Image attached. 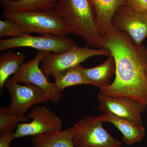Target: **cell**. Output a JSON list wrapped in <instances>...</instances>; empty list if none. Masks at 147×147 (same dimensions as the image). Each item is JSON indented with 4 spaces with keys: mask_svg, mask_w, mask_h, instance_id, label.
I'll return each mask as SVG.
<instances>
[{
    "mask_svg": "<svg viewBox=\"0 0 147 147\" xmlns=\"http://www.w3.org/2000/svg\"><path fill=\"white\" fill-rule=\"evenodd\" d=\"M104 48L115 62V78L109 86L100 89L102 94L125 96L147 105V49L136 45L130 37L112 24L102 34Z\"/></svg>",
    "mask_w": 147,
    "mask_h": 147,
    "instance_id": "6da1fadb",
    "label": "cell"
},
{
    "mask_svg": "<svg viewBox=\"0 0 147 147\" xmlns=\"http://www.w3.org/2000/svg\"><path fill=\"white\" fill-rule=\"evenodd\" d=\"M55 8L65 21L70 34L82 37L95 48H104L90 0H58Z\"/></svg>",
    "mask_w": 147,
    "mask_h": 147,
    "instance_id": "7a4b0ae2",
    "label": "cell"
},
{
    "mask_svg": "<svg viewBox=\"0 0 147 147\" xmlns=\"http://www.w3.org/2000/svg\"><path fill=\"white\" fill-rule=\"evenodd\" d=\"M3 16L16 23L27 34L36 33L65 37L70 34L65 21L55 8L31 11H4Z\"/></svg>",
    "mask_w": 147,
    "mask_h": 147,
    "instance_id": "3957f363",
    "label": "cell"
},
{
    "mask_svg": "<svg viewBox=\"0 0 147 147\" xmlns=\"http://www.w3.org/2000/svg\"><path fill=\"white\" fill-rule=\"evenodd\" d=\"M101 115L88 116L72 127L73 142L76 147H121V142L113 137L102 126Z\"/></svg>",
    "mask_w": 147,
    "mask_h": 147,
    "instance_id": "277c9868",
    "label": "cell"
},
{
    "mask_svg": "<svg viewBox=\"0 0 147 147\" xmlns=\"http://www.w3.org/2000/svg\"><path fill=\"white\" fill-rule=\"evenodd\" d=\"M111 55L107 48L91 49L88 47H79L76 45L63 53H48L41 60L40 67L47 77H53L56 74L79 65L89 58Z\"/></svg>",
    "mask_w": 147,
    "mask_h": 147,
    "instance_id": "5b68a950",
    "label": "cell"
},
{
    "mask_svg": "<svg viewBox=\"0 0 147 147\" xmlns=\"http://www.w3.org/2000/svg\"><path fill=\"white\" fill-rule=\"evenodd\" d=\"M76 44L67 37H61L53 34L35 36L24 34L19 36L0 40V50L18 47H30L38 51L60 53L65 52Z\"/></svg>",
    "mask_w": 147,
    "mask_h": 147,
    "instance_id": "8992f818",
    "label": "cell"
},
{
    "mask_svg": "<svg viewBox=\"0 0 147 147\" xmlns=\"http://www.w3.org/2000/svg\"><path fill=\"white\" fill-rule=\"evenodd\" d=\"M49 53L38 51L33 59L22 64L11 78L17 83L33 84L39 87L47 94L50 101L53 103H57L63 95L58 90L55 83L48 81L39 66L42 59Z\"/></svg>",
    "mask_w": 147,
    "mask_h": 147,
    "instance_id": "52a82bcc",
    "label": "cell"
},
{
    "mask_svg": "<svg viewBox=\"0 0 147 147\" xmlns=\"http://www.w3.org/2000/svg\"><path fill=\"white\" fill-rule=\"evenodd\" d=\"M4 87L11 99L7 110L15 115L24 117L34 105L50 101L47 94L39 87L33 84L21 85L11 77L6 81Z\"/></svg>",
    "mask_w": 147,
    "mask_h": 147,
    "instance_id": "ba28073f",
    "label": "cell"
},
{
    "mask_svg": "<svg viewBox=\"0 0 147 147\" xmlns=\"http://www.w3.org/2000/svg\"><path fill=\"white\" fill-rule=\"evenodd\" d=\"M26 116L31 121L18 123L13 133L14 139L61 130L63 125L61 119L45 105L34 106Z\"/></svg>",
    "mask_w": 147,
    "mask_h": 147,
    "instance_id": "9c48e42d",
    "label": "cell"
},
{
    "mask_svg": "<svg viewBox=\"0 0 147 147\" xmlns=\"http://www.w3.org/2000/svg\"><path fill=\"white\" fill-rule=\"evenodd\" d=\"M100 111L128 119L143 125L142 115L146 105L125 96H112L100 92L97 95Z\"/></svg>",
    "mask_w": 147,
    "mask_h": 147,
    "instance_id": "30bf717a",
    "label": "cell"
},
{
    "mask_svg": "<svg viewBox=\"0 0 147 147\" xmlns=\"http://www.w3.org/2000/svg\"><path fill=\"white\" fill-rule=\"evenodd\" d=\"M112 24L127 34L136 45H142L147 38V14L136 12L125 5L116 11Z\"/></svg>",
    "mask_w": 147,
    "mask_h": 147,
    "instance_id": "8fae6325",
    "label": "cell"
},
{
    "mask_svg": "<svg viewBox=\"0 0 147 147\" xmlns=\"http://www.w3.org/2000/svg\"><path fill=\"white\" fill-rule=\"evenodd\" d=\"M101 115L104 122L113 124L122 134V140L126 145L130 146L141 142L145 135L143 125L128 119L120 117L109 112H104Z\"/></svg>",
    "mask_w": 147,
    "mask_h": 147,
    "instance_id": "7c38bea8",
    "label": "cell"
},
{
    "mask_svg": "<svg viewBox=\"0 0 147 147\" xmlns=\"http://www.w3.org/2000/svg\"><path fill=\"white\" fill-rule=\"evenodd\" d=\"M116 66L115 59L111 55L102 64L91 68L82 69L84 76L92 86L101 89L104 88L110 84V79L115 74Z\"/></svg>",
    "mask_w": 147,
    "mask_h": 147,
    "instance_id": "4fadbf2b",
    "label": "cell"
},
{
    "mask_svg": "<svg viewBox=\"0 0 147 147\" xmlns=\"http://www.w3.org/2000/svg\"><path fill=\"white\" fill-rule=\"evenodd\" d=\"M93 6L98 28L101 35L112 25L116 11L125 4L124 0H90Z\"/></svg>",
    "mask_w": 147,
    "mask_h": 147,
    "instance_id": "5bb4252c",
    "label": "cell"
},
{
    "mask_svg": "<svg viewBox=\"0 0 147 147\" xmlns=\"http://www.w3.org/2000/svg\"><path fill=\"white\" fill-rule=\"evenodd\" d=\"M72 137V127H69L33 137L32 144L33 147H76Z\"/></svg>",
    "mask_w": 147,
    "mask_h": 147,
    "instance_id": "9a60e30c",
    "label": "cell"
},
{
    "mask_svg": "<svg viewBox=\"0 0 147 147\" xmlns=\"http://www.w3.org/2000/svg\"><path fill=\"white\" fill-rule=\"evenodd\" d=\"M83 67L79 65L67 69L53 76L55 79V85L61 92L66 88L81 85H92L87 80L82 72Z\"/></svg>",
    "mask_w": 147,
    "mask_h": 147,
    "instance_id": "2e32d148",
    "label": "cell"
},
{
    "mask_svg": "<svg viewBox=\"0 0 147 147\" xmlns=\"http://www.w3.org/2000/svg\"><path fill=\"white\" fill-rule=\"evenodd\" d=\"M58 0H20L11 2L1 0L5 11H31L50 10L55 8Z\"/></svg>",
    "mask_w": 147,
    "mask_h": 147,
    "instance_id": "e0dca14e",
    "label": "cell"
},
{
    "mask_svg": "<svg viewBox=\"0 0 147 147\" xmlns=\"http://www.w3.org/2000/svg\"><path fill=\"white\" fill-rule=\"evenodd\" d=\"M24 54H15L9 51L1 55L0 57V88L4 87L6 81L16 73L26 60Z\"/></svg>",
    "mask_w": 147,
    "mask_h": 147,
    "instance_id": "ac0fdd59",
    "label": "cell"
},
{
    "mask_svg": "<svg viewBox=\"0 0 147 147\" xmlns=\"http://www.w3.org/2000/svg\"><path fill=\"white\" fill-rule=\"evenodd\" d=\"M30 119L27 116L20 117L9 113L7 108L0 107V134L13 131L19 123H28Z\"/></svg>",
    "mask_w": 147,
    "mask_h": 147,
    "instance_id": "d6986e66",
    "label": "cell"
},
{
    "mask_svg": "<svg viewBox=\"0 0 147 147\" xmlns=\"http://www.w3.org/2000/svg\"><path fill=\"white\" fill-rule=\"evenodd\" d=\"M20 27L14 21L6 19L0 21V37L1 38L19 36L24 34Z\"/></svg>",
    "mask_w": 147,
    "mask_h": 147,
    "instance_id": "ffe728a7",
    "label": "cell"
},
{
    "mask_svg": "<svg viewBox=\"0 0 147 147\" xmlns=\"http://www.w3.org/2000/svg\"><path fill=\"white\" fill-rule=\"evenodd\" d=\"M124 5L138 13L147 14V0H124Z\"/></svg>",
    "mask_w": 147,
    "mask_h": 147,
    "instance_id": "44dd1931",
    "label": "cell"
},
{
    "mask_svg": "<svg viewBox=\"0 0 147 147\" xmlns=\"http://www.w3.org/2000/svg\"><path fill=\"white\" fill-rule=\"evenodd\" d=\"M13 131L0 134V147H9L13 137Z\"/></svg>",
    "mask_w": 147,
    "mask_h": 147,
    "instance_id": "7402d4cb",
    "label": "cell"
},
{
    "mask_svg": "<svg viewBox=\"0 0 147 147\" xmlns=\"http://www.w3.org/2000/svg\"><path fill=\"white\" fill-rule=\"evenodd\" d=\"M5 1H9L11 2H16L20 1V0H5Z\"/></svg>",
    "mask_w": 147,
    "mask_h": 147,
    "instance_id": "603a6c76",
    "label": "cell"
},
{
    "mask_svg": "<svg viewBox=\"0 0 147 147\" xmlns=\"http://www.w3.org/2000/svg\"><path fill=\"white\" fill-rule=\"evenodd\" d=\"M146 78H147V68L146 69Z\"/></svg>",
    "mask_w": 147,
    "mask_h": 147,
    "instance_id": "cb8c5ba5",
    "label": "cell"
},
{
    "mask_svg": "<svg viewBox=\"0 0 147 147\" xmlns=\"http://www.w3.org/2000/svg\"></svg>",
    "mask_w": 147,
    "mask_h": 147,
    "instance_id": "d4e9b609",
    "label": "cell"
},
{
    "mask_svg": "<svg viewBox=\"0 0 147 147\" xmlns=\"http://www.w3.org/2000/svg\"></svg>",
    "mask_w": 147,
    "mask_h": 147,
    "instance_id": "484cf974",
    "label": "cell"
}]
</instances>
